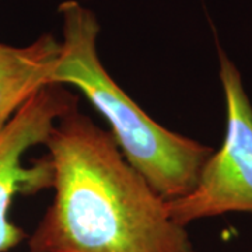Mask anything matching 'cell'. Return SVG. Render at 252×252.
Returning <instances> with one entry per match:
<instances>
[{"mask_svg":"<svg viewBox=\"0 0 252 252\" xmlns=\"http://www.w3.org/2000/svg\"><path fill=\"white\" fill-rule=\"evenodd\" d=\"M54 200L28 238V252H195L187 227L124 157L109 130L79 108L44 143Z\"/></svg>","mask_w":252,"mask_h":252,"instance_id":"obj_1","label":"cell"},{"mask_svg":"<svg viewBox=\"0 0 252 252\" xmlns=\"http://www.w3.org/2000/svg\"><path fill=\"white\" fill-rule=\"evenodd\" d=\"M61 56L54 84L73 86L109 124L119 150L165 200L196 185L213 149L164 127L150 118L111 77L98 55L99 23L76 0L59 6Z\"/></svg>","mask_w":252,"mask_h":252,"instance_id":"obj_2","label":"cell"},{"mask_svg":"<svg viewBox=\"0 0 252 252\" xmlns=\"http://www.w3.org/2000/svg\"><path fill=\"white\" fill-rule=\"evenodd\" d=\"M219 76L225 99V136L199 174L193 189L165 200L171 219L182 227L233 212L252 213V104L235 63L219 49Z\"/></svg>","mask_w":252,"mask_h":252,"instance_id":"obj_3","label":"cell"},{"mask_svg":"<svg viewBox=\"0 0 252 252\" xmlns=\"http://www.w3.org/2000/svg\"><path fill=\"white\" fill-rule=\"evenodd\" d=\"M74 108H79V101L73 93L64 86H48L28 99L0 129V252H9L27 237L10 219L14 199L52 188L48 156L30 165L24 162V156L32 147L45 143L55 124Z\"/></svg>","mask_w":252,"mask_h":252,"instance_id":"obj_4","label":"cell"},{"mask_svg":"<svg viewBox=\"0 0 252 252\" xmlns=\"http://www.w3.org/2000/svg\"><path fill=\"white\" fill-rule=\"evenodd\" d=\"M61 41L44 34L32 44L11 46L0 42V129L38 91L55 86Z\"/></svg>","mask_w":252,"mask_h":252,"instance_id":"obj_5","label":"cell"}]
</instances>
